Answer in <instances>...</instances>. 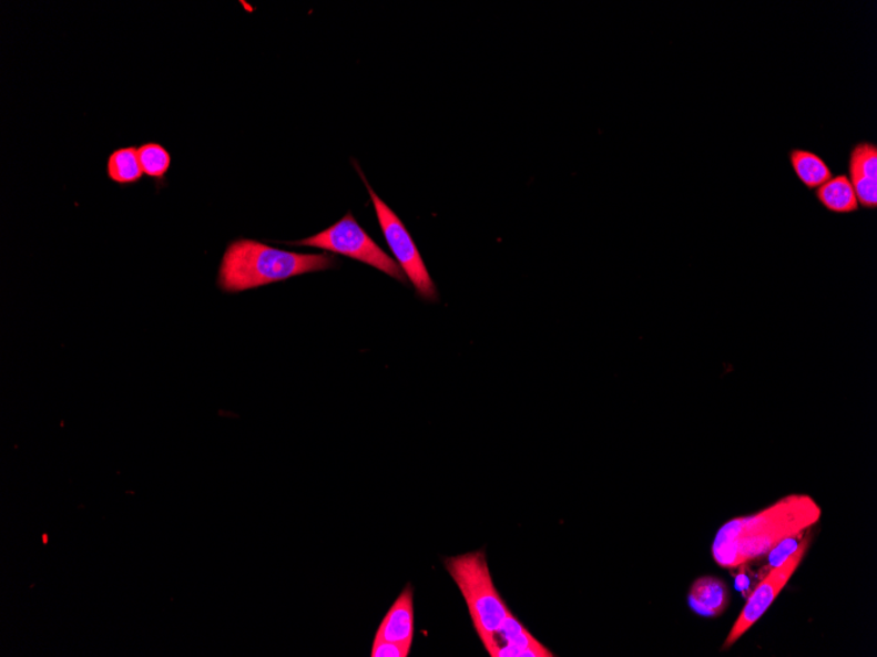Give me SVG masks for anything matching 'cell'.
Instances as JSON below:
<instances>
[{
    "label": "cell",
    "instance_id": "cell-1",
    "mask_svg": "<svg viewBox=\"0 0 877 657\" xmlns=\"http://www.w3.org/2000/svg\"><path fill=\"white\" fill-rule=\"evenodd\" d=\"M823 516L809 495H787L757 513L732 519L720 527L712 556L720 567L738 568L767 555L784 540L808 532Z\"/></svg>",
    "mask_w": 877,
    "mask_h": 657
},
{
    "label": "cell",
    "instance_id": "cell-2",
    "mask_svg": "<svg viewBox=\"0 0 877 657\" xmlns=\"http://www.w3.org/2000/svg\"><path fill=\"white\" fill-rule=\"evenodd\" d=\"M337 264V257L327 254H296L283 251L265 243L238 239L226 248L217 284L225 292H239L299 275L332 269Z\"/></svg>",
    "mask_w": 877,
    "mask_h": 657
},
{
    "label": "cell",
    "instance_id": "cell-3",
    "mask_svg": "<svg viewBox=\"0 0 877 657\" xmlns=\"http://www.w3.org/2000/svg\"><path fill=\"white\" fill-rule=\"evenodd\" d=\"M446 568L468 605L470 618L480 639H488L511 610L496 588L487 555L481 550L447 558Z\"/></svg>",
    "mask_w": 877,
    "mask_h": 657
},
{
    "label": "cell",
    "instance_id": "cell-4",
    "mask_svg": "<svg viewBox=\"0 0 877 657\" xmlns=\"http://www.w3.org/2000/svg\"><path fill=\"white\" fill-rule=\"evenodd\" d=\"M292 245L315 247L345 255L381 270V273L396 278L399 283H406V276L401 267L379 245H376V242L369 237L365 228L354 218L353 213H347V216L341 218L339 223L326 228V230L313 235L310 238L294 242Z\"/></svg>",
    "mask_w": 877,
    "mask_h": 657
},
{
    "label": "cell",
    "instance_id": "cell-5",
    "mask_svg": "<svg viewBox=\"0 0 877 657\" xmlns=\"http://www.w3.org/2000/svg\"><path fill=\"white\" fill-rule=\"evenodd\" d=\"M358 170L370 198H373L385 240H387L390 251L394 253L398 266L401 267L405 276L415 285L417 295L420 298L431 302L438 301L437 287H435L429 270H427L422 256H420L416 242L411 238L408 228L405 227L397 214L376 195V192L370 187L365 175H363L361 170L359 167Z\"/></svg>",
    "mask_w": 877,
    "mask_h": 657
},
{
    "label": "cell",
    "instance_id": "cell-6",
    "mask_svg": "<svg viewBox=\"0 0 877 657\" xmlns=\"http://www.w3.org/2000/svg\"><path fill=\"white\" fill-rule=\"evenodd\" d=\"M809 545L810 534L808 531L805 533L795 552L791 554L786 561L781 563L779 566L769 568L762 581L755 585L751 595L747 597L744 609L740 613L736 624L733 625L728 637H726L724 641L723 651L736 645V641L743 638L744 635L758 623L763 614H765L775 599L778 598L781 592L787 587L791 578H793L797 568L800 567L804 556L808 553Z\"/></svg>",
    "mask_w": 877,
    "mask_h": 657
},
{
    "label": "cell",
    "instance_id": "cell-7",
    "mask_svg": "<svg viewBox=\"0 0 877 657\" xmlns=\"http://www.w3.org/2000/svg\"><path fill=\"white\" fill-rule=\"evenodd\" d=\"M491 657H553L512 613L483 641Z\"/></svg>",
    "mask_w": 877,
    "mask_h": 657
},
{
    "label": "cell",
    "instance_id": "cell-8",
    "mask_svg": "<svg viewBox=\"0 0 877 657\" xmlns=\"http://www.w3.org/2000/svg\"><path fill=\"white\" fill-rule=\"evenodd\" d=\"M848 174L859 206L875 209L877 206V147L860 142L851 150Z\"/></svg>",
    "mask_w": 877,
    "mask_h": 657
},
{
    "label": "cell",
    "instance_id": "cell-9",
    "mask_svg": "<svg viewBox=\"0 0 877 657\" xmlns=\"http://www.w3.org/2000/svg\"><path fill=\"white\" fill-rule=\"evenodd\" d=\"M415 599L410 585L396 599L383 619L375 640H388L411 648L415 639Z\"/></svg>",
    "mask_w": 877,
    "mask_h": 657
},
{
    "label": "cell",
    "instance_id": "cell-10",
    "mask_svg": "<svg viewBox=\"0 0 877 657\" xmlns=\"http://www.w3.org/2000/svg\"><path fill=\"white\" fill-rule=\"evenodd\" d=\"M731 594L728 585L716 576L696 578L689 592V606L697 616L716 618L728 608Z\"/></svg>",
    "mask_w": 877,
    "mask_h": 657
},
{
    "label": "cell",
    "instance_id": "cell-11",
    "mask_svg": "<svg viewBox=\"0 0 877 657\" xmlns=\"http://www.w3.org/2000/svg\"><path fill=\"white\" fill-rule=\"evenodd\" d=\"M816 198L826 211L850 214L859 209V203L850 178L846 175L832 176L816 189Z\"/></svg>",
    "mask_w": 877,
    "mask_h": 657
},
{
    "label": "cell",
    "instance_id": "cell-12",
    "mask_svg": "<svg viewBox=\"0 0 877 657\" xmlns=\"http://www.w3.org/2000/svg\"><path fill=\"white\" fill-rule=\"evenodd\" d=\"M791 166L805 187L817 189L832 178V170L822 156L808 150L795 148L789 154Z\"/></svg>",
    "mask_w": 877,
    "mask_h": 657
},
{
    "label": "cell",
    "instance_id": "cell-13",
    "mask_svg": "<svg viewBox=\"0 0 877 657\" xmlns=\"http://www.w3.org/2000/svg\"><path fill=\"white\" fill-rule=\"evenodd\" d=\"M106 175L111 182L121 185V187L137 184L144 176L139 158V148L128 146L112 152L106 161Z\"/></svg>",
    "mask_w": 877,
    "mask_h": 657
},
{
    "label": "cell",
    "instance_id": "cell-14",
    "mask_svg": "<svg viewBox=\"0 0 877 657\" xmlns=\"http://www.w3.org/2000/svg\"><path fill=\"white\" fill-rule=\"evenodd\" d=\"M139 158L144 175L160 184L166 183V176L171 167V154L169 150L159 142H146L139 147Z\"/></svg>",
    "mask_w": 877,
    "mask_h": 657
},
{
    "label": "cell",
    "instance_id": "cell-15",
    "mask_svg": "<svg viewBox=\"0 0 877 657\" xmlns=\"http://www.w3.org/2000/svg\"><path fill=\"white\" fill-rule=\"evenodd\" d=\"M807 533V532H805ZM805 533L800 535H795V537H791L781 542V544L772 550L768 555V567L773 568L779 566L781 563L786 561L791 554H793L800 544Z\"/></svg>",
    "mask_w": 877,
    "mask_h": 657
},
{
    "label": "cell",
    "instance_id": "cell-16",
    "mask_svg": "<svg viewBox=\"0 0 877 657\" xmlns=\"http://www.w3.org/2000/svg\"><path fill=\"white\" fill-rule=\"evenodd\" d=\"M410 654V648L397 645V643L388 641V640H375L373 653L370 656L373 657H408Z\"/></svg>",
    "mask_w": 877,
    "mask_h": 657
}]
</instances>
